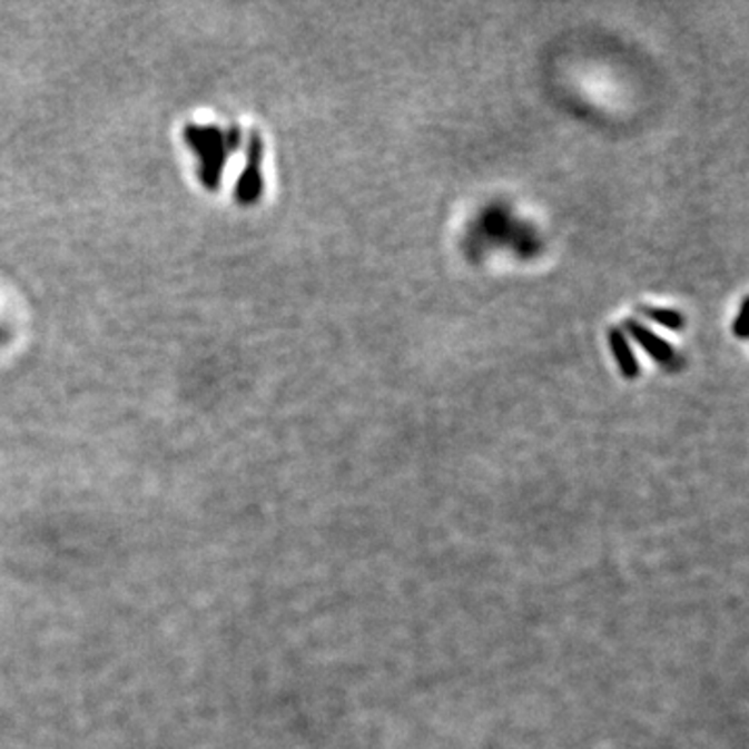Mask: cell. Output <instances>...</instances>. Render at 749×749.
<instances>
[{
    "mask_svg": "<svg viewBox=\"0 0 749 749\" xmlns=\"http://www.w3.org/2000/svg\"><path fill=\"white\" fill-rule=\"evenodd\" d=\"M263 138L258 131H250L248 140H246V162H244V171L239 176L238 184H236V200L242 207H253L258 203L260 194H263Z\"/></svg>",
    "mask_w": 749,
    "mask_h": 749,
    "instance_id": "7a4b0ae2",
    "label": "cell"
},
{
    "mask_svg": "<svg viewBox=\"0 0 749 749\" xmlns=\"http://www.w3.org/2000/svg\"><path fill=\"white\" fill-rule=\"evenodd\" d=\"M639 313L645 315L648 319L656 321L660 323L662 327L667 329H672V332H679L686 327V319L681 313L677 311H667V308H654V306H639Z\"/></svg>",
    "mask_w": 749,
    "mask_h": 749,
    "instance_id": "5b68a950",
    "label": "cell"
},
{
    "mask_svg": "<svg viewBox=\"0 0 749 749\" xmlns=\"http://www.w3.org/2000/svg\"><path fill=\"white\" fill-rule=\"evenodd\" d=\"M184 140L198 159V179L210 191L221 188L227 160L242 144L238 126H188L184 129Z\"/></svg>",
    "mask_w": 749,
    "mask_h": 749,
    "instance_id": "6da1fadb",
    "label": "cell"
},
{
    "mask_svg": "<svg viewBox=\"0 0 749 749\" xmlns=\"http://www.w3.org/2000/svg\"><path fill=\"white\" fill-rule=\"evenodd\" d=\"M624 329L633 335V339H638L639 346L648 352L654 361H658L660 365L672 367L677 363V352L670 346L669 342L652 334L648 327H643L638 321H624Z\"/></svg>",
    "mask_w": 749,
    "mask_h": 749,
    "instance_id": "3957f363",
    "label": "cell"
},
{
    "mask_svg": "<svg viewBox=\"0 0 749 749\" xmlns=\"http://www.w3.org/2000/svg\"><path fill=\"white\" fill-rule=\"evenodd\" d=\"M608 339H610V348H612V354H614V358H617V363L621 367L622 375L627 380L638 377V358H635V354L631 351V346H629V342H627V337H624L621 329L612 327L610 334H608Z\"/></svg>",
    "mask_w": 749,
    "mask_h": 749,
    "instance_id": "277c9868",
    "label": "cell"
},
{
    "mask_svg": "<svg viewBox=\"0 0 749 749\" xmlns=\"http://www.w3.org/2000/svg\"><path fill=\"white\" fill-rule=\"evenodd\" d=\"M746 315H748V298H743V304H741V311L737 315V321H735L733 332L739 335V337H746V329H743V323H746Z\"/></svg>",
    "mask_w": 749,
    "mask_h": 749,
    "instance_id": "8992f818",
    "label": "cell"
}]
</instances>
